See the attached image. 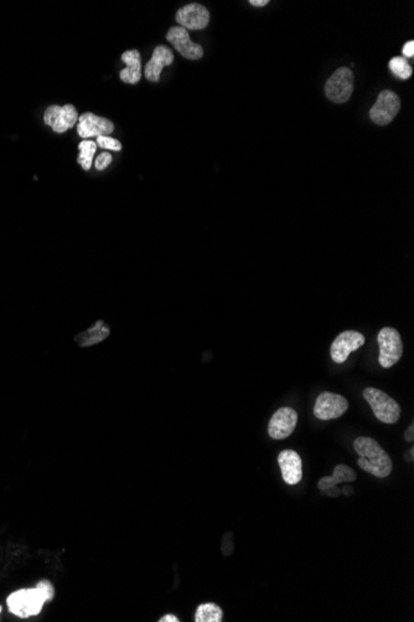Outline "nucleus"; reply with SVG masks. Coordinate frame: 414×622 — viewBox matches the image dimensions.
<instances>
[{
	"mask_svg": "<svg viewBox=\"0 0 414 622\" xmlns=\"http://www.w3.org/2000/svg\"><path fill=\"white\" fill-rule=\"evenodd\" d=\"M55 597V588L49 580H40L35 588L14 591L6 599V605L12 615L21 619L37 616L43 605Z\"/></svg>",
	"mask_w": 414,
	"mask_h": 622,
	"instance_id": "f257e3e1",
	"label": "nucleus"
},
{
	"mask_svg": "<svg viewBox=\"0 0 414 622\" xmlns=\"http://www.w3.org/2000/svg\"><path fill=\"white\" fill-rule=\"evenodd\" d=\"M353 448L359 454V466L371 473L377 479H386L390 476L393 463L389 454L381 445L371 437H358L353 441Z\"/></svg>",
	"mask_w": 414,
	"mask_h": 622,
	"instance_id": "f03ea898",
	"label": "nucleus"
},
{
	"mask_svg": "<svg viewBox=\"0 0 414 622\" xmlns=\"http://www.w3.org/2000/svg\"><path fill=\"white\" fill-rule=\"evenodd\" d=\"M364 398L381 423H396L400 420L401 406L386 392L376 388H366Z\"/></svg>",
	"mask_w": 414,
	"mask_h": 622,
	"instance_id": "7ed1b4c3",
	"label": "nucleus"
},
{
	"mask_svg": "<svg viewBox=\"0 0 414 622\" xmlns=\"http://www.w3.org/2000/svg\"><path fill=\"white\" fill-rule=\"evenodd\" d=\"M377 343L380 347L378 361L381 367H393L402 358L403 342L398 330L384 327L378 333Z\"/></svg>",
	"mask_w": 414,
	"mask_h": 622,
	"instance_id": "20e7f679",
	"label": "nucleus"
},
{
	"mask_svg": "<svg viewBox=\"0 0 414 622\" xmlns=\"http://www.w3.org/2000/svg\"><path fill=\"white\" fill-rule=\"evenodd\" d=\"M353 92V71L347 68L336 70L325 83V94L335 103L346 102Z\"/></svg>",
	"mask_w": 414,
	"mask_h": 622,
	"instance_id": "39448f33",
	"label": "nucleus"
},
{
	"mask_svg": "<svg viewBox=\"0 0 414 622\" xmlns=\"http://www.w3.org/2000/svg\"><path fill=\"white\" fill-rule=\"evenodd\" d=\"M401 108V100L397 94L390 90L378 94L376 103L370 110V119L373 123L380 126L390 125Z\"/></svg>",
	"mask_w": 414,
	"mask_h": 622,
	"instance_id": "423d86ee",
	"label": "nucleus"
},
{
	"mask_svg": "<svg viewBox=\"0 0 414 622\" xmlns=\"http://www.w3.org/2000/svg\"><path fill=\"white\" fill-rule=\"evenodd\" d=\"M349 409V401L342 395L325 392L316 398L314 415L316 419L328 421L342 417Z\"/></svg>",
	"mask_w": 414,
	"mask_h": 622,
	"instance_id": "0eeeda50",
	"label": "nucleus"
},
{
	"mask_svg": "<svg viewBox=\"0 0 414 622\" xmlns=\"http://www.w3.org/2000/svg\"><path fill=\"white\" fill-rule=\"evenodd\" d=\"M365 336L356 330H345L335 338L330 348L331 359L336 364H342L353 352H356L365 344Z\"/></svg>",
	"mask_w": 414,
	"mask_h": 622,
	"instance_id": "6e6552de",
	"label": "nucleus"
},
{
	"mask_svg": "<svg viewBox=\"0 0 414 622\" xmlns=\"http://www.w3.org/2000/svg\"><path fill=\"white\" fill-rule=\"evenodd\" d=\"M77 121L79 113L72 105H65L61 107L52 105L48 107L43 114L45 125L51 127L52 131L56 133H65L70 128H72L77 123Z\"/></svg>",
	"mask_w": 414,
	"mask_h": 622,
	"instance_id": "1a4fd4ad",
	"label": "nucleus"
},
{
	"mask_svg": "<svg viewBox=\"0 0 414 622\" xmlns=\"http://www.w3.org/2000/svg\"><path fill=\"white\" fill-rule=\"evenodd\" d=\"M297 423V411L291 408H282L273 414L268 425V434L274 440H283L293 434Z\"/></svg>",
	"mask_w": 414,
	"mask_h": 622,
	"instance_id": "9d476101",
	"label": "nucleus"
},
{
	"mask_svg": "<svg viewBox=\"0 0 414 622\" xmlns=\"http://www.w3.org/2000/svg\"><path fill=\"white\" fill-rule=\"evenodd\" d=\"M167 40L179 51L185 59L189 60H200L204 57V49L201 45L192 43L189 37V32L181 26H174L167 34Z\"/></svg>",
	"mask_w": 414,
	"mask_h": 622,
	"instance_id": "9b49d317",
	"label": "nucleus"
},
{
	"mask_svg": "<svg viewBox=\"0 0 414 622\" xmlns=\"http://www.w3.org/2000/svg\"><path fill=\"white\" fill-rule=\"evenodd\" d=\"M114 131V125L110 119L96 116L94 113L86 112L81 114L77 121V132L81 138L99 137L108 136Z\"/></svg>",
	"mask_w": 414,
	"mask_h": 622,
	"instance_id": "f8f14e48",
	"label": "nucleus"
},
{
	"mask_svg": "<svg viewBox=\"0 0 414 622\" xmlns=\"http://www.w3.org/2000/svg\"><path fill=\"white\" fill-rule=\"evenodd\" d=\"M176 21L186 30H203L209 26L210 13L204 6L192 3L178 10Z\"/></svg>",
	"mask_w": 414,
	"mask_h": 622,
	"instance_id": "ddd939ff",
	"label": "nucleus"
},
{
	"mask_svg": "<svg viewBox=\"0 0 414 622\" xmlns=\"http://www.w3.org/2000/svg\"><path fill=\"white\" fill-rule=\"evenodd\" d=\"M278 465L285 483L296 485L303 479V463L298 452L284 450L278 454Z\"/></svg>",
	"mask_w": 414,
	"mask_h": 622,
	"instance_id": "4468645a",
	"label": "nucleus"
},
{
	"mask_svg": "<svg viewBox=\"0 0 414 622\" xmlns=\"http://www.w3.org/2000/svg\"><path fill=\"white\" fill-rule=\"evenodd\" d=\"M174 61L173 51L170 50L167 46L159 45L155 48L153 52V57L150 59V61L145 66V77L147 80L152 82H158L161 80V70L165 66H170Z\"/></svg>",
	"mask_w": 414,
	"mask_h": 622,
	"instance_id": "2eb2a0df",
	"label": "nucleus"
},
{
	"mask_svg": "<svg viewBox=\"0 0 414 622\" xmlns=\"http://www.w3.org/2000/svg\"><path fill=\"white\" fill-rule=\"evenodd\" d=\"M123 61L127 68L121 71V80L125 83L134 85L138 83L142 77V63H141V54L138 50L125 51L122 55Z\"/></svg>",
	"mask_w": 414,
	"mask_h": 622,
	"instance_id": "dca6fc26",
	"label": "nucleus"
},
{
	"mask_svg": "<svg viewBox=\"0 0 414 622\" xmlns=\"http://www.w3.org/2000/svg\"><path fill=\"white\" fill-rule=\"evenodd\" d=\"M356 479H358V474H356V472L353 471L351 467L346 466V465H338V466L334 468L333 476L322 477V479L319 481L318 487H319L320 491H324V490H327L329 487L338 485L339 483H344V482H353V481H356Z\"/></svg>",
	"mask_w": 414,
	"mask_h": 622,
	"instance_id": "f3484780",
	"label": "nucleus"
},
{
	"mask_svg": "<svg viewBox=\"0 0 414 622\" xmlns=\"http://www.w3.org/2000/svg\"><path fill=\"white\" fill-rule=\"evenodd\" d=\"M110 333L111 332H110L108 325H105L103 321H99L92 328H90L86 332L81 333L80 336L76 337V341L81 347H91V345L105 341V338L110 336Z\"/></svg>",
	"mask_w": 414,
	"mask_h": 622,
	"instance_id": "a211bd4d",
	"label": "nucleus"
},
{
	"mask_svg": "<svg viewBox=\"0 0 414 622\" xmlns=\"http://www.w3.org/2000/svg\"><path fill=\"white\" fill-rule=\"evenodd\" d=\"M223 612L221 608L214 603H206L198 605L195 612L196 622H221Z\"/></svg>",
	"mask_w": 414,
	"mask_h": 622,
	"instance_id": "6ab92c4d",
	"label": "nucleus"
},
{
	"mask_svg": "<svg viewBox=\"0 0 414 622\" xmlns=\"http://www.w3.org/2000/svg\"><path fill=\"white\" fill-rule=\"evenodd\" d=\"M79 150L81 152L80 156H79V163H80L81 167L85 170H90L93 163V156L97 150V143L85 139L79 144Z\"/></svg>",
	"mask_w": 414,
	"mask_h": 622,
	"instance_id": "aec40b11",
	"label": "nucleus"
},
{
	"mask_svg": "<svg viewBox=\"0 0 414 622\" xmlns=\"http://www.w3.org/2000/svg\"><path fill=\"white\" fill-rule=\"evenodd\" d=\"M389 68L393 75L402 79V80H408L412 76L413 69L412 66L407 63V60L404 57H393L389 63Z\"/></svg>",
	"mask_w": 414,
	"mask_h": 622,
	"instance_id": "412c9836",
	"label": "nucleus"
},
{
	"mask_svg": "<svg viewBox=\"0 0 414 622\" xmlns=\"http://www.w3.org/2000/svg\"><path fill=\"white\" fill-rule=\"evenodd\" d=\"M96 143L99 144L101 148H105V150H116V152L122 150V144L119 143V141L110 137V136H99L97 137Z\"/></svg>",
	"mask_w": 414,
	"mask_h": 622,
	"instance_id": "4be33fe9",
	"label": "nucleus"
},
{
	"mask_svg": "<svg viewBox=\"0 0 414 622\" xmlns=\"http://www.w3.org/2000/svg\"><path fill=\"white\" fill-rule=\"evenodd\" d=\"M111 163V154H110V153H102V154H99V156L97 157V159H96V162H94V165H96V169H97V170H105Z\"/></svg>",
	"mask_w": 414,
	"mask_h": 622,
	"instance_id": "5701e85b",
	"label": "nucleus"
},
{
	"mask_svg": "<svg viewBox=\"0 0 414 622\" xmlns=\"http://www.w3.org/2000/svg\"><path fill=\"white\" fill-rule=\"evenodd\" d=\"M322 494L324 496H328V497H339L341 494L340 488H338V485H333V487H329L327 490H324L322 491Z\"/></svg>",
	"mask_w": 414,
	"mask_h": 622,
	"instance_id": "b1692460",
	"label": "nucleus"
},
{
	"mask_svg": "<svg viewBox=\"0 0 414 622\" xmlns=\"http://www.w3.org/2000/svg\"><path fill=\"white\" fill-rule=\"evenodd\" d=\"M403 55L404 57H414V41H408V43H406L404 46H403Z\"/></svg>",
	"mask_w": 414,
	"mask_h": 622,
	"instance_id": "393cba45",
	"label": "nucleus"
},
{
	"mask_svg": "<svg viewBox=\"0 0 414 622\" xmlns=\"http://www.w3.org/2000/svg\"><path fill=\"white\" fill-rule=\"evenodd\" d=\"M404 439H406V441L407 442L414 441V423H411V426H409L408 429L406 430V432H404Z\"/></svg>",
	"mask_w": 414,
	"mask_h": 622,
	"instance_id": "a878e982",
	"label": "nucleus"
},
{
	"mask_svg": "<svg viewBox=\"0 0 414 622\" xmlns=\"http://www.w3.org/2000/svg\"><path fill=\"white\" fill-rule=\"evenodd\" d=\"M180 620L176 617V616L174 615H165L163 616L161 619H159V622H179Z\"/></svg>",
	"mask_w": 414,
	"mask_h": 622,
	"instance_id": "bb28decb",
	"label": "nucleus"
},
{
	"mask_svg": "<svg viewBox=\"0 0 414 622\" xmlns=\"http://www.w3.org/2000/svg\"><path fill=\"white\" fill-rule=\"evenodd\" d=\"M249 4L253 7H265L268 4V0H249Z\"/></svg>",
	"mask_w": 414,
	"mask_h": 622,
	"instance_id": "cd10ccee",
	"label": "nucleus"
},
{
	"mask_svg": "<svg viewBox=\"0 0 414 622\" xmlns=\"http://www.w3.org/2000/svg\"><path fill=\"white\" fill-rule=\"evenodd\" d=\"M341 493L345 494V496H351L353 493V488L351 485H345V487L341 490Z\"/></svg>",
	"mask_w": 414,
	"mask_h": 622,
	"instance_id": "c85d7f7f",
	"label": "nucleus"
},
{
	"mask_svg": "<svg viewBox=\"0 0 414 622\" xmlns=\"http://www.w3.org/2000/svg\"><path fill=\"white\" fill-rule=\"evenodd\" d=\"M0 614H1V606H0Z\"/></svg>",
	"mask_w": 414,
	"mask_h": 622,
	"instance_id": "c756f323",
	"label": "nucleus"
}]
</instances>
